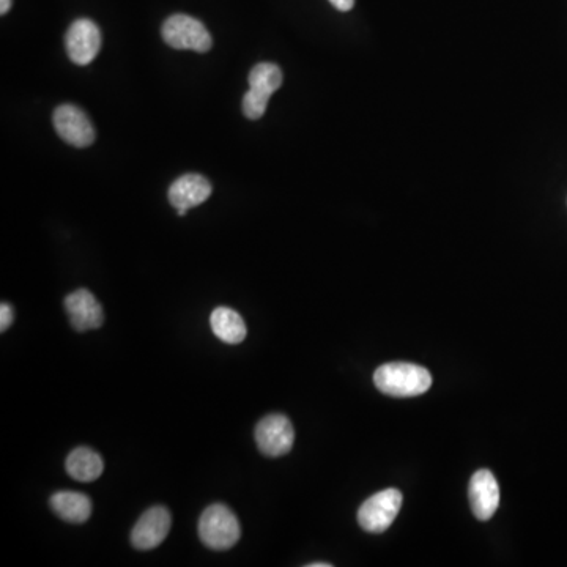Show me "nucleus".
Masks as SVG:
<instances>
[{
    "label": "nucleus",
    "mask_w": 567,
    "mask_h": 567,
    "mask_svg": "<svg viewBox=\"0 0 567 567\" xmlns=\"http://www.w3.org/2000/svg\"><path fill=\"white\" fill-rule=\"evenodd\" d=\"M54 128L67 144L84 149L95 142V128L86 112L75 104H62L54 111Z\"/></svg>",
    "instance_id": "423d86ee"
},
{
    "label": "nucleus",
    "mask_w": 567,
    "mask_h": 567,
    "mask_svg": "<svg viewBox=\"0 0 567 567\" xmlns=\"http://www.w3.org/2000/svg\"><path fill=\"white\" fill-rule=\"evenodd\" d=\"M13 322V311L12 306L7 303H2L0 306V331L4 333L7 331V328H10Z\"/></svg>",
    "instance_id": "dca6fc26"
},
{
    "label": "nucleus",
    "mask_w": 567,
    "mask_h": 567,
    "mask_svg": "<svg viewBox=\"0 0 567 567\" xmlns=\"http://www.w3.org/2000/svg\"><path fill=\"white\" fill-rule=\"evenodd\" d=\"M68 57L71 62L86 67L95 60L101 49V32L90 19H76L65 35Z\"/></svg>",
    "instance_id": "6e6552de"
},
{
    "label": "nucleus",
    "mask_w": 567,
    "mask_h": 567,
    "mask_svg": "<svg viewBox=\"0 0 567 567\" xmlns=\"http://www.w3.org/2000/svg\"><path fill=\"white\" fill-rule=\"evenodd\" d=\"M330 4L338 8L339 12H350L355 5V0H330Z\"/></svg>",
    "instance_id": "f3484780"
},
{
    "label": "nucleus",
    "mask_w": 567,
    "mask_h": 567,
    "mask_svg": "<svg viewBox=\"0 0 567 567\" xmlns=\"http://www.w3.org/2000/svg\"><path fill=\"white\" fill-rule=\"evenodd\" d=\"M171 512L163 506L145 511L131 531V544L138 550L156 549L171 531Z\"/></svg>",
    "instance_id": "1a4fd4ad"
},
{
    "label": "nucleus",
    "mask_w": 567,
    "mask_h": 567,
    "mask_svg": "<svg viewBox=\"0 0 567 567\" xmlns=\"http://www.w3.org/2000/svg\"><path fill=\"white\" fill-rule=\"evenodd\" d=\"M201 541L212 550H229L241 536L240 523L234 511L224 504L208 506L199 520Z\"/></svg>",
    "instance_id": "f03ea898"
},
{
    "label": "nucleus",
    "mask_w": 567,
    "mask_h": 567,
    "mask_svg": "<svg viewBox=\"0 0 567 567\" xmlns=\"http://www.w3.org/2000/svg\"><path fill=\"white\" fill-rule=\"evenodd\" d=\"M374 383L386 396L416 397L430 390L432 375L416 364L390 363L378 367Z\"/></svg>",
    "instance_id": "f257e3e1"
},
{
    "label": "nucleus",
    "mask_w": 567,
    "mask_h": 567,
    "mask_svg": "<svg viewBox=\"0 0 567 567\" xmlns=\"http://www.w3.org/2000/svg\"><path fill=\"white\" fill-rule=\"evenodd\" d=\"M51 508L63 522L79 525L90 519L93 506L90 498L84 493L63 490L52 495Z\"/></svg>",
    "instance_id": "ddd939ff"
},
{
    "label": "nucleus",
    "mask_w": 567,
    "mask_h": 567,
    "mask_svg": "<svg viewBox=\"0 0 567 567\" xmlns=\"http://www.w3.org/2000/svg\"><path fill=\"white\" fill-rule=\"evenodd\" d=\"M65 311L70 317L71 327L78 333L97 330L103 325L104 312L92 292L79 289L65 298Z\"/></svg>",
    "instance_id": "9b49d317"
},
{
    "label": "nucleus",
    "mask_w": 567,
    "mask_h": 567,
    "mask_svg": "<svg viewBox=\"0 0 567 567\" xmlns=\"http://www.w3.org/2000/svg\"><path fill=\"white\" fill-rule=\"evenodd\" d=\"M104 464L100 454L90 448H76L67 457V473L79 482H92L100 478Z\"/></svg>",
    "instance_id": "2eb2a0df"
},
{
    "label": "nucleus",
    "mask_w": 567,
    "mask_h": 567,
    "mask_svg": "<svg viewBox=\"0 0 567 567\" xmlns=\"http://www.w3.org/2000/svg\"><path fill=\"white\" fill-rule=\"evenodd\" d=\"M401 508L402 493L399 490H382L361 504L360 511H358V523L367 533H383L393 525Z\"/></svg>",
    "instance_id": "39448f33"
},
{
    "label": "nucleus",
    "mask_w": 567,
    "mask_h": 567,
    "mask_svg": "<svg viewBox=\"0 0 567 567\" xmlns=\"http://www.w3.org/2000/svg\"><path fill=\"white\" fill-rule=\"evenodd\" d=\"M468 497L476 519L487 522L495 516L500 506V486L492 471L479 470L471 476Z\"/></svg>",
    "instance_id": "9d476101"
},
{
    "label": "nucleus",
    "mask_w": 567,
    "mask_h": 567,
    "mask_svg": "<svg viewBox=\"0 0 567 567\" xmlns=\"http://www.w3.org/2000/svg\"><path fill=\"white\" fill-rule=\"evenodd\" d=\"M10 7H12V0H0V15L8 13Z\"/></svg>",
    "instance_id": "a211bd4d"
},
{
    "label": "nucleus",
    "mask_w": 567,
    "mask_h": 567,
    "mask_svg": "<svg viewBox=\"0 0 567 567\" xmlns=\"http://www.w3.org/2000/svg\"><path fill=\"white\" fill-rule=\"evenodd\" d=\"M309 567H331L330 563H312Z\"/></svg>",
    "instance_id": "6ab92c4d"
},
{
    "label": "nucleus",
    "mask_w": 567,
    "mask_h": 567,
    "mask_svg": "<svg viewBox=\"0 0 567 567\" xmlns=\"http://www.w3.org/2000/svg\"><path fill=\"white\" fill-rule=\"evenodd\" d=\"M210 325H212L216 338L230 345L241 344L248 334L243 317L234 309L224 308V306L212 312Z\"/></svg>",
    "instance_id": "4468645a"
},
{
    "label": "nucleus",
    "mask_w": 567,
    "mask_h": 567,
    "mask_svg": "<svg viewBox=\"0 0 567 567\" xmlns=\"http://www.w3.org/2000/svg\"><path fill=\"white\" fill-rule=\"evenodd\" d=\"M212 196V185L204 175L186 174L177 178L169 188V202L175 210H189L204 204Z\"/></svg>",
    "instance_id": "f8f14e48"
},
{
    "label": "nucleus",
    "mask_w": 567,
    "mask_h": 567,
    "mask_svg": "<svg viewBox=\"0 0 567 567\" xmlns=\"http://www.w3.org/2000/svg\"><path fill=\"white\" fill-rule=\"evenodd\" d=\"M161 35L166 45L174 49H189L196 52H207L212 49V35L207 27L193 16L182 13L169 16L164 21Z\"/></svg>",
    "instance_id": "20e7f679"
},
{
    "label": "nucleus",
    "mask_w": 567,
    "mask_h": 567,
    "mask_svg": "<svg viewBox=\"0 0 567 567\" xmlns=\"http://www.w3.org/2000/svg\"><path fill=\"white\" fill-rule=\"evenodd\" d=\"M295 441V430L287 416H265L256 426V443L260 453L268 457L286 456Z\"/></svg>",
    "instance_id": "0eeeda50"
},
{
    "label": "nucleus",
    "mask_w": 567,
    "mask_h": 567,
    "mask_svg": "<svg viewBox=\"0 0 567 567\" xmlns=\"http://www.w3.org/2000/svg\"><path fill=\"white\" fill-rule=\"evenodd\" d=\"M282 86V71L275 63H259L249 73V90L243 97V112L259 120L267 111L271 95Z\"/></svg>",
    "instance_id": "7ed1b4c3"
}]
</instances>
